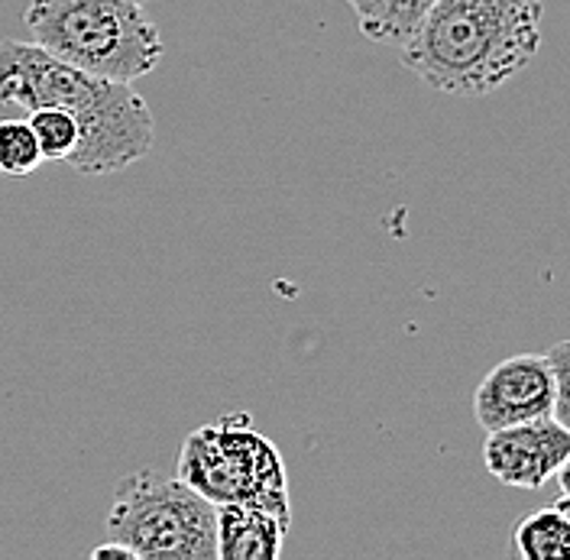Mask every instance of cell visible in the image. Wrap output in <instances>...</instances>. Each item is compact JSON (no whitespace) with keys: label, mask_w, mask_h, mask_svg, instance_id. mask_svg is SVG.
<instances>
[{"label":"cell","mask_w":570,"mask_h":560,"mask_svg":"<svg viewBox=\"0 0 570 560\" xmlns=\"http://www.w3.org/2000/svg\"><path fill=\"white\" fill-rule=\"evenodd\" d=\"M0 105L62 107L78 124V146L66 159L78 176L124 173L156 143L153 110L127 81H107L56 59L36 42L0 39Z\"/></svg>","instance_id":"obj_1"},{"label":"cell","mask_w":570,"mask_h":560,"mask_svg":"<svg viewBox=\"0 0 570 560\" xmlns=\"http://www.w3.org/2000/svg\"><path fill=\"white\" fill-rule=\"evenodd\" d=\"M541 17V0H434L402 66L441 95H493L538 56Z\"/></svg>","instance_id":"obj_2"},{"label":"cell","mask_w":570,"mask_h":560,"mask_svg":"<svg viewBox=\"0 0 570 560\" xmlns=\"http://www.w3.org/2000/svg\"><path fill=\"white\" fill-rule=\"evenodd\" d=\"M23 23L36 46L107 81L134 85L166 56L140 0H30Z\"/></svg>","instance_id":"obj_3"},{"label":"cell","mask_w":570,"mask_h":560,"mask_svg":"<svg viewBox=\"0 0 570 560\" xmlns=\"http://www.w3.org/2000/svg\"><path fill=\"white\" fill-rule=\"evenodd\" d=\"M105 531L137 560L217 558L214 502L159 470H137L117 483Z\"/></svg>","instance_id":"obj_4"},{"label":"cell","mask_w":570,"mask_h":560,"mask_svg":"<svg viewBox=\"0 0 570 560\" xmlns=\"http://www.w3.org/2000/svg\"><path fill=\"white\" fill-rule=\"evenodd\" d=\"M178 480L214 505L256 499L292 509L283 454L263 431H256L247 412H230L195 428L178 454Z\"/></svg>","instance_id":"obj_5"},{"label":"cell","mask_w":570,"mask_h":560,"mask_svg":"<svg viewBox=\"0 0 570 560\" xmlns=\"http://www.w3.org/2000/svg\"><path fill=\"white\" fill-rule=\"evenodd\" d=\"M568 456L570 431L554 415L487 431L483 441L487 473L512 490H541L558 477Z\"/></svg>","instance_id":"obj_6"},{"label":"cell","mask_w":570,"mask_h":560,"mask_svg":"<svg viewBox=\"0 0 570 560\" xmlns=\"http://www.w3.org/2000/svg\"><path fill=\"white\" fill-rule=\"evenodd\" d=\"M554 370L548 353H515L497 363L473 392V419L483 431L551 415Z\"/></svg>","instance_id":"obj_7"},{"label":"cell","mask_w":570,"mask_h":560,"mask_svg":"<svg viewBox=\"0 0 570 560\" xmlns=\"http://www.w3.org/2000/svg\"><path fill=\"white\" fill-rule=\"evenodd\" d=\"M217 512V558L224 560H276L283 554L292 509L269 502H220Z\"/></svg>","instance_id":"obj_8"},{"label":"cell","mask_w":570,"mask_h":560,"mask_svg":"<svg viewBox=\"0 0 570 560\" xmlns=\"http://www.w3.org/2000/svg\"><path fill=\"white\" fill-rule=\"evenodd\" d=\"M356 17L360 33L380 46L402 49L425 13L434 7V0H344Z\"/></svg>","instance_id":"obj_9"},{"label":"cell","mask_w":570,"mask_h":560,"mask_svg":"<svg viewBox=\"0 0 570 560\" xmlns=\"http://www.w3.org/2000/svg\"><path fill=\"white\" fill-rule=\"evenodd\" d=\"M509 551L522 560H570V525L554 505L538 509L512 528Z\"/></svg>","instance_id":"obj_10"},{"label":"cell","mask_w":570,"mask_h":560,"mask_svg":"<svg viewBox=\"0 0 570 560\" xmlns=\"http://www.w3.org/2000/svg\"><path fill=\"white\" fill-rule=\"evenodd\" d=\"M30 120L0 117V178H27L42 166Z\"/></svg>","instance_id":"obj_11"},{"label":"cell","mask_w":570,"mask_h":560,"mask_svg":"<svg viewBox=\"0 0 570 560\" xmlns=\"http://www.w3.org/2000/svg\"><path fill=\"white\" fill-rule=\"evenodd\" d=\"M30 127H33L39 153L46 163H66L71 149L78 146V124L69 110L62 107H36L27 114Z\"/></svg>","instance_id":"obj_12"},{"label":"cell","mask_w":570,"mask_h":560,"mask_svg":"<svg viewBox=\"0 0 570 560\" xmlns=\"http://www.w3.org/2000/svg\"><path fill=\"white\" fill-rule=\"evenodd\" d=\"M551 370H554V409L551 415L570 431V341H561L548 351Z\"/></svg>","instance_id":"obj_13"},{"label":"cell","mask_w":570,"mask_h":560,"mask_svg":"<svg viewBox=\"0 0 570 560\" xmlns=\"http://www.w3.org/2000/svg\"><path fill=\"white\" fill-rule=\"evenodd\" d=\"M105 558H117V560H137V554L127 548V544H120V541H110L107 538L105 544H98L95 551H91V560H105Z\"/></svg>","instance_id":"obj_14"},{"label":"cell","mask_w":570,"mask_h":560,"mask_svg":"<svg viewBox=\"0 0 570 560\" xmlns=\"http://www.w3.org/2000/svg\"><path fill=\"white\" fill-rule=\"evenodd\" d=\"M554 509H558V512L564 515V522L570 525V492H561V499L554 502Z\"/></svg>","instance_id":"obj_15"},{"label":"cell","mask_w":570,"mask_h":560,"mask_svg":"<svg viewBox=\"0 0 570 560\" xmlns=\"http://www.w3.org/2000/svg\"><path fill=\"white\" fill-rule=\"evenodd\" d=\"M558 483H561V492H570V456L564 460V466L558 470Z\"/></svg>","instance_id":"obj_16"},{"label":"cell","mask_w":570,"mask_h":560,"mask_svg":"<svg viewBox=\"0 0 570 560\" xmlns=\"http://www.w3.org/2000/svg\"><path fill=\"white\" fill-rule=\"evenodd\" d=\"M140 3H146V0H140Z\"/></svg>","instance_id":"obj_17"}]
</instances>
